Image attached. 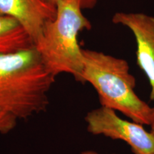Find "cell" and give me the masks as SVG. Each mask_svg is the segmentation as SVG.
<instances>
[{
	"mask_svg": "<svg viewBox=\"0 0 154 154\" xmlns=\"http://www.w3.org/2000/svg\"><path fill=\"white\" fill-rule=\"evenodd\" d=\"M55 79L44 66L35 47L0 55V111L18 121L45 112Z\"/></svg>",
	"mask_w": 154,
	"mask_h": 154,
	"instance_id": "1",
	"label": "cell"
},
{
	"mask_svg": "<svg viewBox=\"0 0 154 154\" xmlns=\"http://www.w3.org/2000/svg\"><path fill=\"white\" fill-rule=\"evenodd\" d=\"M82 84L89 83L101 106L119 111L132 121L150 126L153 107L135 92L136 80L127 61L101 51L82 49Z\"/></svg>",
	"mask_w": 154,
	"mask_h": 154,
	"instance_id": "2",
	"label": "cell"
},
{
	"mask_svg": "<svg viewBox=\"0 0 154 154\" xmlns=\"http://www.w3.org/2000/svg\"><path fill=\"white\" fill-rule=\"evenodd\" d=\"M82 0H59L57 14L46 24L35 42V49L44 66L54 76L61 74L73 76L81 83L84 66L78 36L91 29V24L82 13Z\"/></svg>",
	"mask_w": 154,
	"mask_h": 154,
	"instance_id": "3",
	"label": "cell"
},
{
	"mask_svg": "<svg viewBox=\"0 0 154 154\" xmlns=\"http://www.w3.org/2000/svg\"><path fill=\"white\" fill-rule=\"evenodd\" d=\"M87 131L120 140L129 146L134 154H154V136L143 125L124 120L116 111L103 106L92 109L84 117Z\"/></svg>",
	"mask_w": 154,
	"mask_h": 154,
	"instance_id": "4",
	"label": "cell"
},
{
	"mask_svg": "<svg viewBox=\"0 0 154 154\" xmlns=\"http://www.w3.org/2000/svg\"><path fill=\"white\" fill-rule=\"evenodd\" d=\"M113 24L126 26L136 42V61L151 86L150 99L154 101V17L140 12H122L113 14Z\"/></svg>",
	"mask_w": 154,
	"mask_h": 154,
	"instance_id": "5",
	"label": "cell"
},
{
	"mask_svg": "<svg viewBox=\"0 0 154 154\" xmlns=\"http://www.w3.org/2000/svg\"><path fill=\"white\" fill-rule=\"evenodd\" d=\"M0 14L18 21L35 44L46 24L55 18L57 6L44 0H0Z\"/></svg>",
	"mask_w": 154,
	"mask_h": 154,
	"instance_id": "6",
	"label": "cell"
},
{
	"mask_svg": "<svg viewBox=\"0 0 154 154\" xmlns=\"http://www.w3.org/2000/svg\"><path fill=\"white\" fill-rule=\"evenodd\" d=\"M34 47L33 38L18 21L0 14V55L14 54Z\"/></svg>",
	"mask_w": 154,
	"mask_h": 154,
	"instance_id": "7",
	"label": "cell"
},
{
	"mask_svg": "<svg viewBox=\"0 0 154 154\" xmlns=\"http://www.w3.org/2000/svg\"><path fill=\"white\" fill-rule=\"evenodd\" d=\"M17 121L14 116L0 111V134H6L11 131L16 127Z\"/></svg>",
	"mask_w": 154,
	"mask_h": 154,
	"instance_id": "8",
	"label": "cell"
},
{
	"mask_svg": "<svg viewBox=\"0 0 154 154\" xmlns=\"http://www.w3.org/2000/svg\"><path fill=\"white\" fill-rule=\"evenodd\" d=\"M96 3V0H82V5L83 9L92 8Z\"/></svg>",
	"mask_w": 154,
	"mask_h": 154,
	"instance_id": "9",
	"label": "cell"
},
{
	"mask_svg": "<svg viewBox=\"0 0 154 154\" xmlns=\"http://www.w3.org/2000/svg\"><path fill=\"white\" fill-rule=\"evenodd\" d=\"M151 126V131L154 136V107H153V115H152V119H151V123L150 124Z\"/></svg>",
	"mask_w": 154,
	"mask_h": 154,
	"instance_id": "10",
	"label": "cell"
},
{
	"mask_svg": "<svg viewBox=\"0 0 154 154\" xmlns=\"http://www.w3.org/2000/svg\"><path fill=\"white\" fill-rule=\"evenodd\" d=\"M81 154H100L98 152L95 151H93V150H86V151H82ZM111 154H116V153H111Z\"/></svg>",
	"mask_w": 154,
	"mask_h": 154,
	"instance_id": "11",
	"label": "cell"
},
{
	"mask_svg": "<svg viewBox=\"0 0 154 154\" xmlns=\"http://www.w3.org/2000/svg\"><path fill=\"white\" fill-rule=\"evenodd\" d=\"M44 1L47 2H49L50 4H51V5L56 6V5H57V3L59 1V0H44Z\"/></svg>",
	"mask_w": 154,
	"mask_h": 154,
	"instance_id": "12",
	"label": "cell"
}]
</instances>
